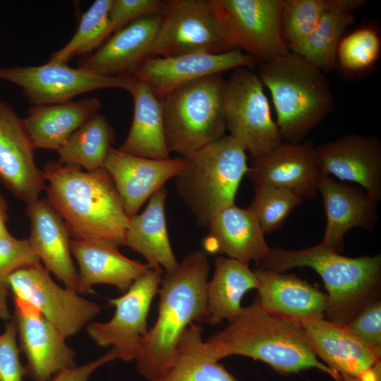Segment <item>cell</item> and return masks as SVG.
<instances>
[{
	"label": "cell",
	"mask_w": 381,
	"mask_h": 381,
	"mask_svg": "<svg viewBox=\"0 0 381 381\" xmlns=\"http://www.w3.org/2000/svg\"><path fill=\"white\" fill-rule=\"evenodd\" d=\"M47 200L64 220L70 236L125 246L130 219L111 176L104 168L91 171L49 161L43 168Z\"/></svg>",
	"instance_id": "cell-1"
},
{
	"label": "cell",
	"mask_w": 381,
	"mask_h": 381,
	"mask_svg": "<svg viewBox=\"0 0 381 381\" xmlns=\"http://www.w3.org/2000/svg\"><path fill=\"white\" fill-rule=\"evenodd\" d=\"M205 341L208 354L218 361L239 355L263 361L282 374L314 368L334 380L338 375L318 359L298 322L265 310L255 299Z\"/></svg>",
	"instance_id": "cell-2"
},
{
	"label": "cell",
	"mask_w": 381,
	"mask_h": 381,
	"mask_svg": "<svg viewBox=\"0 0 381 381\" xmlns=\"http://www.w3.org/2000/svg\"><path fill=\"white\" fill-rule=\"evenodd\" d=\"M209 271L207 253L195 250L162 278L158 316L135 360L138 373L147 380L169 367L180 337L191 323L211 324L207 303Z\"/></svg>",
	"instance_id": "cell-3"
},
{
	"label": "cell",
	"mask_w": 381,
	"mask_h": 381,
	"mask_svg": "<svg viewBox=\"0 0 381 381\" xmlns=\"http://www.w3.org/2000/svg\"><path fill=\"white\" fill-rule=\"evenodd\" d=\"M261 268L284 272L310 267L322 278L327 291V320L344 326L361 309L379 298L381 254L358 258L343 256L318 244L301 250L272 248L260 262Z\"/></svg>",
	"instance_id": "cell-4"
},
{
	"label": "cell",
	"mask_w": 381,
	"mask_h": 381,
	"mask_svg": "<svg viewBox=\"0 0 381 381\" xmlns=\"http://www.w3.org/2000/svg\"><path fill=\"white\" fill-rule=\"evenodd\" d=\"M256 73L271 94L282 141L301 142L334 109L325 72L296 52L259 64Z\"/></svg>",
	"instance_id": "cell-5"
},
{
	"label": "cell",
	"mask_w": 381,
	"mask_h": 381,
	"mask_svg": "<svg viewBox=\"0 0 381 381\" xmlns=\"http://www.w3.org/2000/svg\"><path fill=\"white\" fill-rule=\"evenodd\" d=\"M246 152L228 135L183 157L176 188L199 226H207L218 212L235 205L248 169Z\"/></svg>",
	"instance_id": "cell-6"
},
{
	"label": "cell",
	"mask_w": 381,
	"mask_h": 381,
	"mask_svg": "<svg viewBox=\"0 0 381 381\" xmlns=\"http://www.w3.org/2000/svg\"><path fill=\"white\" fill-rule=\"evenodd\" d=\"M225 81L222 74L208 75L160 99L169 153L186 157L225 135Z\"/></svg>",
	"instance_id": "cell-7"
},
{
	"label": "cell",
	"mask_w": 381,
	"mask_h": 381,
	"mask_svg": "<svg viewBox=\"0 0 381 381\" xmlns=\"http://www.w3.org/2000/svg\"><path fill=\"white\" fill-rule=\"evenodd\" d=\"M234 49L259 64L287 54L282 25L283 0H208Z\"/></svg>",
	"instance_id": "cell-8"
},
{
	"label": "cell",
	"mask_w": 381,
	"mask_h": 381,
	"mask_svg": "<svg viewBox=\"0 0 381 381\" xmlns=\"http://www.w3.org/2000/svg\"><path fill=\"white\" fill-rule=\"evenodd\" d=\"M224 108L229 135L252 159L267 155L283 143L264 86L250 68L234 69L225 81Z\"/></svg>",
	"instance_id": "cell-9"
},
{
	"label": "cell",
	"mask_w": 381,
	"mask_h": 381,
	"mask_svg": "<svg viewBox=\"0 0 381 381\" xmlns=\"http://www.w3.org/2000/svg\"><path fill=\"white\" fill-rule=\"evenodd\" d=\"M233 49L208 0H166L148 57L219 54Z\"/></svg>",
	"instance_id": "cell-10"
},
{
	"label": "cell",
	"mask_w": 381,
	"mask_h": 381,
	"mask_svg": "<svg viewBox=\"0 0 381 381\" xmlns=\"http://www.w3.org/2000/svg\"><path fill=\"white\" fill-rule=\"evenodd\" d=\"M162 268L150 267L123 294L108 298L115 313L106 322H92L88 336L101 347H111L116 359L135 361L147 334V318L152 301L162 279Z\"/></svg>",
	"instance_id": "cell-11"
},
{
	"label": "cell",
	"mask_w": 381,
	"mask_h": 381,
	"mask_svg": "<svg viewBox=\"0 0 381 381\" xmlns=\"http://www.w3.org/2000/svg\"><path fill=\"white\" fill-rule=\"evenodd\" d=\"M13 298L36 308L66 338L78 334L101 312V306L58 285L40 262L20 269L8 279Z\"/></svg>",
	"instance_id": "cell-12"
},
{
	"label": "cell",
	"mask_w": 381,
	"mask_h": 381,
	"mask_svg": "<svg viewBox=\"0 0 381 381\" xmlns=\"http://www.w3.org/2000/svg\"><path fill=\"white\" fill-rule=\"evenodd\" d=\"M133 75H103L67 64L47 62L40 66L0 68V80L20 87L33 106L71 101L75 96L99 89L127 91Z\"/></svg>",
	"instance_id": "cell-13"
},
{
	"label": "cell",
	"mask_w": 381,
	"mask_h": 381,
	"mask_svg": "<svg viewBox=\"0 0 381 381\" xmlns=\"http://www.w3.org/2000/svg\"><path fill=\"white\" fill-rule=\"evenodd\" d=\"M13 298V320L27 358L26 375L34 381H47L58 372L75 366V352L57 328L29 303Z\"/></svg>",
	"instance_id": "cell-14"
},
{
	"label": "cell",
	"mask_w": 381,
	"mask_h": 381,
	"mask_svg": "<svg viewBox=\"0 0 381 381\" xmlns=\"http://www.w3.org/2000/svg\"><path fill=\"white\" fill-rule=\"evenodd\" d=\"M259 64L240 49L223 53H192L171 57L147 58L133 72V76L145 82L156 97L164 95L181 85L200 78Z\"/></svg>",
	"instance_id": "cell-15"
},
{
	"label": "cell",
	"mask_w": 381,
	"mask_h": 381,
	"mask_svg": "<svg viewBox=\"0 0 381 381\" xmlns=\"http://www.w3.org/2000/svg\"><path fill=\"white\" fill-rule=\"evenodd\" d=\"M315 150L323 174L356 183L381 200V142L376 135L348 133Z\"/></svg>",
	"instance_id": "cell-16"
},
{
	"label": "cell",
	"mask_w": 381,
	"mask_h": 381,
	"mask_svg": "<svg viewBox=\"0 0 381 381\" xmlns=\"http://www.w3.org/2000/svg\"><path fill=\"white\" fill-rule=\"evenodd\" d=\"M311 140L282 143L267 155L251 159L246 174L255 184H266L289 190L303 199L318 194L323 174Z\"/></svg>",
	"instance_id": "cell-17"
},
{
	"label": "cell",
	"mask_w": 381,
	"mask_h": 381,
	"mask_svg": "<svg viewBox=\"0 0 381 381\" xmlns=\"http://www.w3.org/2000/svg\"><path fill=\"white\" fill-rule=\"evenodd\" d=\"M35 147L20 118L0 101V179L25 203L38 199L45 177L34 159Z\"/></svg>",
	"instance_id": "cell-18"
},
{
	"label": "cell",
	"mask_w": 381,
	"mask_h": 381,
	"mask_svg": "<svg viewBox=\"0 0 381 381\" xmlns=\"http://www.w3.org/2000/svg\"><path fill=\"white\" fill-rule=\"evenodd\" d=\"M300 324L315 355L333 372L362 381H380V356L344 326L323 318L308 319Z\"/></svg>",
	"instance_id": "cell-19"
},
{
	"label": "cell",
	"mask_w": 381,
	"mask_h": 381,
	"mask_svg": "<svg viewBox=\"0 0 381 381\" xmlns=\"http://www.w3.org/2000/svg\"><path fill=\"white\" fill-rule=\"evenodd\" d=\"M326 216L322 246L339 253L346 234L353 228L373 231L378 220V202L359 186L337 182L323 174L318 186Z\"/></svg>",
	"instance_id": "cell-20"
},
{
	"label": "cell",
	"mask_w": 381,
	"mask_h": 381,
	"mask_svg": "<svg viewBox=\"0 0 381 381\" xmlns=\"http://www.w3.org/2000/svg\"><path fill=\"white\" fill-rule=\"evenodd\" d=\"M183 158L155 159L132 155L111 147L104 168L112 178L129 219L164 183L174 178Z\"/></svg>",
	"instance_id": "cell-21"
},
{
	"label": "cell",
	"mask_w": 381,
	"mask_h": 381,
	"mask_svg": "<svg viewBox=\"0 0 381 381\" xmlns=\"http://www.w3.org/2000/svg\"><path fill=\"white\" fill-rule=\"evenodd\" d=\"M162 15L140 17L112 34L78 68L103 75H132L148 58Z\"/></svg>",
	"instance_id": "cell-22"
},
{
	"label": "cell",
	"mask_w": 381,
	"mask_h": 381,
	"mask_svg": "<svg viewBox=\"0 0 381 381\" xmlns=\"http://www.w3.org/2000/svg\"><path fill=\"white\" fill-rule=\"evenodd\" d=\"M25 204L30 224L27 239L31 249L49 272L65 287L77 292L78 274L71 258V236L64 220L46 198Z\"/></svg>",
	"instance_id": "cell-23"
},
{
	"label": "cell",
	"mask_w": 381,
	"mask_h": 381,
	"mask_svg": "<svg viewBox=\"0 0 381 381\" xmlns=\"http://www.w3.org/2000/svg\"><path fill=\"white\" fill-rule=\"evenodd\" d=\"M70 246L79 267V294L92 292V287L98 284L113 285L125 293L151 267L124 256L116 245L109 241L71 239Z\"/></svg>",
	"instance_id": "cell-24"
},
{
	"label": "cell",
	"mask_w": 381,
	"mask_h": 381,
	"mask_svg": "<svg viewBox=\"0 0 381 381\" xmlns=\"http://www.w3.org/2000/svg\"><path fill=\"white\" fill-rule=\"evenodd\" d=\"M258 280L255 300L265 310L301 323L322 318L327 306V295L294 274L261 267L253 270Z\"/></svg>",
	"instance_id": "cell-25"
},
{
	"label": "cell",
	"mask_w": 381,
	"mask_h": 381,
	"mask_svg": "<svg viewBox=\"0 0 381 381\" xmlns=\"http://www.w3.org/2000/svg\"><path fill=\"white\" fill-rule=\"evenodd\" d=\"M207 226L209 234L204 241L207 253L259 264L271 249L258 220L247 208L228 207L218 212Z\"/></svg>",
	"instance_id": "cell-26"
},
{
	"label": "cell",
	"mask_w": 381,
	"mask_h": 381,
	"mask_svg": "<svg viewBox=\"0 0 381 381\" xmlns=\"http://www.w3.org/2000/svg\"><path fill=\"white\" fill-rule=\"evenodd\" d=\"M97 97L32 106L23 123L35 149L57 151L82 125L99 113Z\"/></svg>",
	"instance_id": "cell-27"
},
{
	"label": "cell",
	"mask_w": 381,
	"mask_h": 381,
	"mask_svg": "<svg viewBox=\"0 0 381 381\" xmlns=\"http://www.w3.org/2000/svg\"><path fill=\"white\" fill-rule=\"evenodd\" d=\"M127 91L133 98V116L128 134L118 149L145 158L169 159L160 99L145 82L135 77Z\"/></svg>",
	"instance_id": "cell-28"
},
{
	"label": "cell",
	"mask_w": 381,
	"mask_h": 381,
	"mask_svg": "<svg viewBox=\"0 0 381 381\" xmlns=\"http://www.w3.org/2000/svg\"><path fill=\"white\" fill-rule=\"evenodd\" d=\"M164 186L150 198L145 210L129 220L125 246L141 254L152 268H162L167 273L179 265L172 250L165 219Z\"/></svg>",
	"instance_id": "cell-29"
},
{
	"label": "cell",
	"mask_w": 381,
	"mask_h": 381,
	"mask_svg": "<svg viewBox=\"0 0 381 381\" xmlns=\"http://www.w3.org/2000/svg\"><path fill=\"white\" fill-rule=\"evenodd\" d=\"M258 280L248 264L231 258L217 257L212 278L207 282V303L211 324L228 322L242 310L241 301Z\"/></svg>",
	"instance_id": "cell-30"
},
{
	"label": "cell",
	"mask_w": 381,
	"mask_h": 381,
	"mask_svg": "<svg viewBox=\"0 0 381 381\" xmlns=\"http://www.w3.org/2000/svg\"><path fill=\"white\" fill-rule=\"evenodd\" d=\"M202 328L191 323L180 337L169 367L147 381H238L207 353Z\"/></svg>",
	"instance_id": "cell-31"
},
{
	"label": "cell",
	"mask_w": 381,
	"mask_h": 381,
	"mask_svg": "<svg viewBox=\"0 0 381 381\" xmlns=\"http://www.w3.org/2000/svg\"><path fill=\"white\" fill-rule=\"evenodd\" d=\"M115 138L114 128L98 113L75 131L57 150L58 161L87 171L99 169L104 167Z\"/></svg>",
	"instance_id": "cell-32"
},
{
	"label": "cell",
	"mask_w": 381,
	"mask_h": 381,
	"mask_svg": "<svg viewBox=\"0 0 381 381\" xmlns=\"http://www.w3.org/2000/svg\"><path fill=\"white\" fill-rule=\"evenodd\" d=\"M365 0H351L349 4L328 12L313 32L295 50L323 72L332 71L337 63V51L346 29L353 23V11L362 7Z\"/></svg>",
	"instance_id": "cell-33"
},
{
	"label": "cell",
	"mask_w": 381,
	"mask_h": 381,
	"mask_svg": "<svg viewBox=\"0 0 381 381\" xmlns=\"http://www.w3.org/2000/svg\"><path fill=\"white\" fill-rule=\"evenodd\" d=\"M113 0H96L82 16L72 38L53 52L48 62L66 64L72 58L98 49L110 35L109 10Z\"/></svg>",
	"instance_id": "cell-34"
},
{
	"label": "cell",
	"mask_w": 381,
	"mask_h": 381,
	"mask_svg": "<svg viewBox=\"0 0 381 381\" xmlns=\"http://www.w3.org/2000/svg\"><path fill=\"white\" fill-rule=\"evenodd\" d=\"M351 0H283L282 25L290 51H295L330 11Z\"/></svg>",
	"instance_id": "cell-35"
},
{
	"label": "cell",
	"mask_w": 381,
	"mask_h": 381,
	"mask_svg": "<svg viewBox=\"0 0 381 381\" xmlns=\"http://www.w3.org/2000/svg\"><path fill=\"white\" fill-rule=\"evenodd\" d=\"M303 198L287 189L255 184L253 200L248 210L255 216L265 234L280 229Z\"/></svg>",
	"instance_id": "cell-36"
},
{
	"label": "cell",
	"mask_w": 381,
	"mask_h": 381,
	"mask_svg": "<svg viewBox=\"0 0 381 381\" xmlns=\"http://www.w3.org/2000/svg\"><path fill=\"white\" fill-rule=\"evenodd\" d=\"M380 49L377 30L373 25L363 26L341 38L337 51V61L346 72H361L376 62Z\"/></svg>",
	"instance_id": "cell-37"
},
{
	"label": "cell",
	"mask_w": 381,
	"mask_h": 381,
	"mask_svg": "<svg viewBox=\"0 0 381 381\" xmlns=\"http://www.w3.org/2000/svg\"><path fill=\"white\" fill-rule=\"evenodd\" d=\"M347 331L381 356V302L375 299L344 326Z\"/></svg>",
	"instance_id": "cell-38"
},
{
	"label": "cell",
	"mask_w": 381,
	"mask_h": 381,
	"mask_svg": "<svg viewBox=\"0 0 381 381\" xmlns=\"http://www.w3.org/2000/svg\"><path fill=\"white\" fill-rule=\"evenodd\" d=\"M39 262L28 239L0 238V286L8 291V279L13 272Z\"/></svg>",
	"instance_id": "cell-39"
},
{
	"label": "cell",
	"mask_w": 381,
	"mask_h": 381,
	"mask_svg": "<svg viewBox=\"0 0 381 381\" xmlns=\"http://www.w3.org/2000/svg\"><path fill=\"white\" fill-rule=\"evenodd\" d=\"M165 1L113 0L109 10L111 35L132 21L147 15H162Z\"/></svg>",
	"instance_id": "cell-40"
},
{
	"label": "cell",
	"mask_w": 381,
	"mask_h": 381,
	"mask_svg": "<svg viewBox=\"0 0 381 381\" xmlns=\"http://www.w3.org/2000/svg\"><path fill=\"white\" fill-rule=\"evenodd\" d=\"M17 327L14 320L6 325L0 334V381H23L25 367L20 361Z\"/></svg>",
	"instance_id": "cell-41"
},
{
	"label": "cell",
	"mask_w": 381,
	"mask_h": 381,
	"mask_svg": "<svg viewBox=\"0 0 381 381\" xmlns=\"http://www.w3.org/2000/svg\"><path fill=\"white\" fill-rule=\"evenodd\" d=\"M115 359L116 353L111 349L107 353L93 361L58 372L47 381H89L98 368Z\"/></svg>",
	"instance_id": "cell-42"
},
{
	"label": "cell",
	"mask_w": 381,
	"mask_h": 381,
	"mask_svg": "<svg viewBox=\"0 0 381 381\" xmlns=\"http://www.w3.org/2000/svg\"><path fill=\"white\" fill-rule=\"evenodd\" d=\"M7 209V202L0 193V238H8L11 236L6 227V222L8 218Z\"/></svg>",
	"instance_id": "cell-43"
},
{
	"label": "cell",
	"mask_w": 381,
	"mask_h": 381,
	"mask_svg": "<svg viewBox=\"0 0 381 381\" xmlns=\"http://www.w3.org/2000/svg\"><path fill=\"white\" fill-rule=\"evenodd\" d=\"M8 295V291L0 286V320L5 321L11 318V313L7 303Z\"/></svg>",
	"instance_id": "cell-44"
},
{
	"label": "cell",
	"mask_w": 381,
	"mask_h": 381,
	"mask_svg": "<svg viewBox=\"0 0 381 381\" xmlns=\"http://www.w3.org/2000/svg\"><path fill=\"white\" fill-rule=\"evenodd\" d=\"M342 381H362L361 378L351 376H341Z\"/></svg>",
	"instance_id": "cell-45"
},
{
	"label": "cell",
	"mask_w": 381,
	"mask_h": 381,
	"mask_svg": "<svg viewBox=\"0 0 381 381\" xmlns=\"http://www.w3.org/2000/svg\"><path fill=\"white\" fill-rule=\"evenodd\" d=\"M335 381H342V377L339 374L337 375V377L334 379Z\"/></svg>",
	"instance_id": "cell-46"
}]
</instances>
